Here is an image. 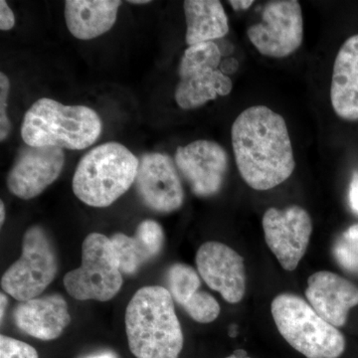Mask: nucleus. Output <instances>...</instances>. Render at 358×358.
<instances>
[{"label":"nucleus","mask_w":358,"mask_h":358,"mask_svg":"<svg viewBox=\"0 0 358 358\" xmlns=\"http://www.w3.org/2000/svg\"><path fill=\"white\" fill-rule=\"evenodd\" d=\"M266 243L286 271L296 270L307 252L313 232L308 212L299 205L271 207L262 220Z\"/></svg>","instance_id":"10"},{"label":"nucleus","mask_w":358,"mask_h":358,"mask_svg":"<svg viewBox=\"0 0 358 358\" xmlns=\"http://www.w3.org/2000/svg\"><path fill=\"white\" fill-rule=\"evenodd\" d=\"M136 187L143 203L154 211L169 213L185 201L178 167L166 154L148 152L141 157Z\"/></svg>","instance_id":"12"},{"label":"nucleus","mask_w":358,"mask_h":358,"mask_svg":"<svg viewBox=\"0 0 358 358\" xmlns=\"http://www.w3.org/2000/svg\"><path fill=\"white\" fill-rule=\"evenodd\" d=\"M10 81L4 73L0 74V141L7 140L11 131V122L7 115Z\"/></svg>","instance_id":"25"},{"label":"nucleus","mask_w":358,"mask_h":358,"mask_svg":"<svg viewBox=\"0 0 358 358\" xmlns=\"http://www.w3.org/2000/svg\"><path fill=\"white\" fill-rule=\"evenodd\" d=\"M64 164L62 148L26 145L7 176V187L18 199H35L57 180Z\"/></svg>","instance_id":"13"},{"label":"nucleus","mask_w":358,"mask_h":358,"mask_svg":"<svg viewBox=\"0 0 358 358\" xmlns=\"http://www.w3.org/2000/svg\"><path fill=\"white\" fill-rule=\"evenodd\" d=\"M231 138L239 173L253 189H272L293 174L296 162L288 127L270 108L244 110L233 124Z\"/></svg>","instance_id":"1"},{"label":"nucleus","mask_w":358,"mask_h":358,"mask_svg":"<svg viewBox=\"0 0 358 358\" xmlns=\"http://www.w3.org/2000/svg\"><path fill=\"white\" fill-rule=\"evenodd\" d=\"M306 296L322 319L341 327L350 310L358 306V287L334 273L320 271L308 278Z\"/></svg>","instance_id":"15"},{"label":"nucleus","mask_w":358,"mask_h":358,"mask_svg":"<svg viewBox=\"0 0 358 358\" xmlns=\"http://www.w3.org/2000/svg\"><path fill=\"white\" fill-rule=\"evenodd\" d=\"M88 358H115L114 355H110V353H102V355H94V357H90Z\"/></svg>","instance_id":"32"},{"label":"nucleus","mask_w":358,"mask_h":358,"mask_svg":"<svg viewBox=\"0 0 358 358\" xmlns=\"http://www.w3.org/2000/svg\"><path fill=\"white\" fill-rule=\"evenodd\" d=\"M196 266L209 288L220 293L224 300L238 303L244 298V259L235 250L220 242H206L197 251Z\"/></svg>","instance_id":"14"},{"label":"nucleus","mask_w":358,"mask_h":358,"mask_svg":"<svg viewBox=\"0 0 358 358\" xmlns=\"http://www.w3.org/2000/svg\"><path fill=\"white\" fill-rule=\"evenodd\" d=\"M13 322L23 333L41 341H53L69 326L68 305L61 294L20 301L13 310Z\"/></svg>","instance_id":"16"},{"label":"nucleus","mask_w":358,"mask_h":358,"mask_svg":"<svg viewBox=\"0 0 358 358\" xmlns=\"http://www.w3.org/2000/svg\"><path fill=\"white\" fill-rule=\"evenodd\" d=\"M6 221V206H4L3 201H0V224L3 225Z\"/></svg>","instance_id":"30"},{"label":"nucleus","mask_w":358,"mask_h":358,"mask_svg":"<svg viewBox=\"0 0 358 358\" xmlns=\"http://www.w3.org/2000/svg\"><path fill=\"white\" fill-rule=\"evenodd\" d=\"M225 358H251V357H240V355H230V357H225Z\"/></svg>","instance_id":"33"},{"label":"nucleus","mask_w":358,"mask_h":358,"mask_svg":"<svg viewBox=\"0 0 358 358\" xmlns=\"http://www.w3.org/2000/svg\"><path fill=\"white\" fill-rule=\"evenodd\" d=\"M331 102L341 119L358 121V34L346 40L336 55Z\"/></svg>","instance_id":"17"},{"label":"nucleus","mask_w":358,"mask_h":358,"mask_svg":"<svg viewBox=\"0 0 358 358\" xmlns=\"http://www.w3.org/2000/svg\"><path fill=\"white\" fill-rule=\"evenodd\" d=\"M182 308L192 320L199 324H210L217 319L220 313L218 301L213 296L204 291H199Z\"/></svg>","instance_id":"23"},{"label":"nucleus","mask_w":358,"mask_h":358,"mask_svg":"<svg viewBox=\"0 0 358 358\" xmlns=\"http://www.w3.org/2000/svg\"><path fill=\"white\" fill-rule=\"evenodd\" d=\"M128 2L131 4H138V6L150 3V1H148V0H129Z\"/></svg>","instance_id":"31"},{"label":"nucleus","mask_w":358,"mask_h":358,"mask_svg":"<svg viewBox=\"0 0 358 358\" xmlns=\"http://www.w3.org/2000/svg\"><path fill=\"white\" fill-rule=\"evenodd\" d=\"M127 336L136 358H178L182 329L169 289L160 286L138 289L127 307Z\"/></svg>","instance_id":"2"},{"label":"nucleus","mask_w":358,"mask_h":358,"mask_svg":"<svg viewBox=\"0 0 358 358\" xmlns=\"http://www.w3.org/2000/svg\"><path fill=\"white\" fill-rule=\"evenodd\" d=\"M348 202L350 208L358 215V171L353 173L348 189Z\"/></svg>","instance_id":"27"},{"label":"nucleus","mask_w":358,"mask_h":358,"mask_svg":"<svg viewBox=\"0 0 358 358\" xmlns=\"http://www.w3.org/2000/svg\"><path fill=\"white\" fill-rule=\"evenodd\" d=\"M102 129L100 115L91 108L41 98L26 112L21 136L29 147L81 150L94 145Z\"/></svg>","instance_id":"3"},{"label":"nucleus","mask_w":358,"mask_h":358,"mask_svg":"<svg viewBox=\"0 0 358 358\" xmlns=\"http://www.w3.org/2000/svg\"><path fill=\"white\" fill-rule=\"evenodd\" d=\"M115 258L122 274L133 275L155 258L164 243V233L157 221H143L134 237L117 233L110 237Z\"/></svg>","instance_id":"18"},{"label":"nucleus","mask_w":358,"mask_h":358,"mask_svg":"<svg viewBox=\"0 0 358 358\" xmlns=\"http://www.w3.org/2000/svg\"><path fill=\"white\" fill-rule=\"evenodd\" d=\"M15 25V16L6 0L0 1V29L8 31Z\"/></svg>","instance_id":"26"},{"label":"nucleus","mask_w":358,"mask_h":358,"mask_svg":"<svg viewBox=\"0 0 358 358\" xmlns=\"http://www.w3.org/2000/svg\"><path fill=\"white\" fill-rule=\"evenodd\" d=\"M221 57L214 42L188 46L179 63V82L174 93L181 109H196L218 96L229 95L232 80L219 69Z\"/></svg>","instance_id":"6"},{"label":"nucleus","mask_w":358,"mask_h":358,"mask_svg":"<svg viewBox=\"0 0 358 358\" xmlns=\"http://www.w3.org/2000/svg\"><path fill=\"white\" fill-rule=\"evenodd\" d=\"M140 160L128 148L103 143L84 155L73 176V192L92 207L110 206L136 182Z\"/></svg>","instance_id":"4"},{"label":"nucleus","mask_w":358,"mask_h":358,"mask_svg":"<svg viewBox=\"0 0 358 358\" xmlns=\"http://www.w3.org/2000/svg\"><path fill=\"white\" fill-rule=\"evenodd\" d=\"M250 42L261 55L286 58L300 48L303 20L300 2L273 0L264 6L262 21L247 30Z\"/></svg>","instance_id":"9"},{"label":"nucleus","mask_w":358,"mask_h":358,"mask_svg":"<svg viewBox=\"0 0 358 358\" xmlns=\"http://www.w3.org/2000/svg\"><path fill=\"white\" fill-rule=\"evenodd\" d=\"M333 255L345 272L358 273V223L350 226L336 238Z\"/></svg>","instance_id":"22"},{"label":"nucleus","mask_w":358,"mask_h":358,"mask_svg":"<svg viewBox=\"0 0 358 358\" xmlns=\"http://www.w3.org/2000/svg\"><path fill=\"white\" fill-rule=\"evenodd\" d=\"M0 303H1V313H0V319L3 320L4 315H6L7 305H8V299H7L6 294H4V293H1L0 294Z\"/></svg>","instance_id":"29"},{"label":"nucleus","mask_w":358,"mask_h":358,"mask_svg":"<svg viewBox=\"0 0 358 358\" xmlns=\"http://www.w3.org/2000/svg\"><path fill=\"white\" fill-rule=\"evenodd\" d=\"M271 310L282 338L306 357L338 358L345 352L343 334L301 296L279 294L273 300Z\"/></svg>","instance_id":"5"},{"label":"nucleus","mask_w":358,"mask_h":358,"mask_svg":"<svg viewBox=\"0 0 358 358\" xmlns=\"http://www.w3.org/2000/svg\"><path fill=\"white\" fill-rule=\"evenodd\" d=\"M167 284L171 296L181 307L199 292L201 282L199 273L186 264H173L167 272Z\"/></svg>","instance_id":"21"},{"label":"nucleus","mask_w":358,"mask_h":358,"mask_svg":"<svg viewBox=\"0 0 358 358\" xmlns=\"http://www.w3.org/2000/svg\"><path fill=\"white\" fill-rule=\"evenodd\" d=\"M63 282L76 300H112L122 288V273L110 238L100 233L89 234L82 246L81 266L67 273Z\"/></svg>","instance_id":"7"},{"label":"nucleus","mask_w":358,"mask_h":358,"mask_svg":"<svg viewBox=\"0 0 358 358\" xmlns=\"http://www.w3.org/2000/svg\"><path fill=\"white\" fill-rule=\"evenodd\" d=\"M120 0H68L65 20L75 38L91 40L112 29L117 21Z\"/></svg>","instance_id":"19"},{"label":"nucleus","mask_w":358,"mask_h":358,"mask_svg":"<svg viewBox=\"0 0 358 358\" xmlns=\"http://www.w3.org/2000/svg\"><path fill=\"white\" fill-rule=\"evenodd\" d=\"M229 4L235 10H246L254 4L253 0H230Z\"/></svg>","instance_id":"28"},{"label":"nucleus","mask_w":358,"mask_h":358,"mask_svg":"<svg viewBox=\"0 0 358 358\" xmlns=\"http://www.w3.org/2000/svg\"><path fill=\"white\" fill-rule=\"evenodd\" d=\"M58 272L56 250L46 231L40 226L26 230L20 258L1 278V288L15 300L38 298Z\"/></svg>","instance_id":"8"},{"label":"nucleus","mask_w":358,"mask_h":358,"mask_svg":"<svg viewBox=\"0 0 358 358\" xmlns=\"http://www.w3.org/2000/svg\"><path fill=\"white\" fill-rule=\"evenodd\" d=\"M183 8L188 46L213 42L229 32L227 14L218 0H186Z\"/></svg>","instance_id":"20"},{"label":"nucleus","mask_w":358,"mask_h":358,"mask_svg":"<svg viewBox=\"0 0 358 358\" xmlns=\"http://www.w3.org/2000/svg\"><path fill=\"white\" fill-rule=\"evenodd\" d=\"M174 162L193 194L209 197L217 194L222 188L229 157L216 141L199 140L178 147Z\"/></svg>","instance_id":"11"},{"label":"nucleus","mask_w":358,"mask_h":358,"mask_svg":"<svg viewBox=\"0 0 358 358\" xmlns=\"http://www.w3.org/2000/svg\"><path fill=\"white\" fill-rule=\"evenodd\" d=\"M0 358H39L33 346L18 339L1 334L0 336Z\"/></svg>","instance_id":"24"}]
</instances>
